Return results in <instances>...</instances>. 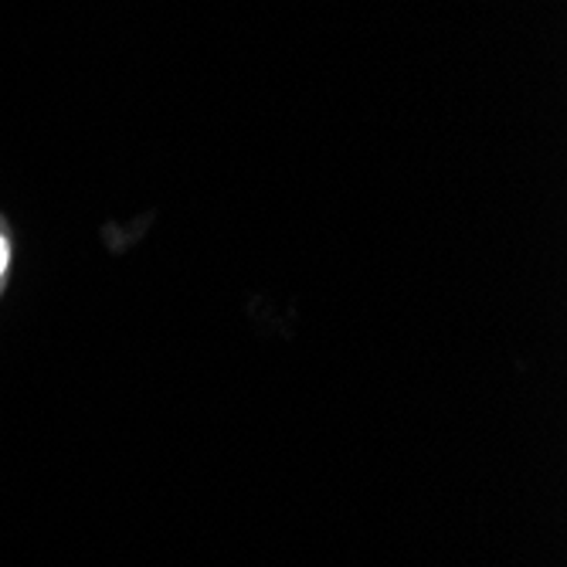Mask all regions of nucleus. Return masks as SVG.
<instances>
[{"label": "nucleus", "instance_id": "obj_1", "mask_svg": "<svg viewBox=\"0 0 567 567\" xmlns=\"http://www.w3.org/2000/svg\"><path fill=\"white\" fill-rule=\"evenodd\" d=\"M8 266H11V241H8L4 231H0V279H4Z\"/></svg>", "mask_w": 567, "mask_h": 567}]
</instances>
